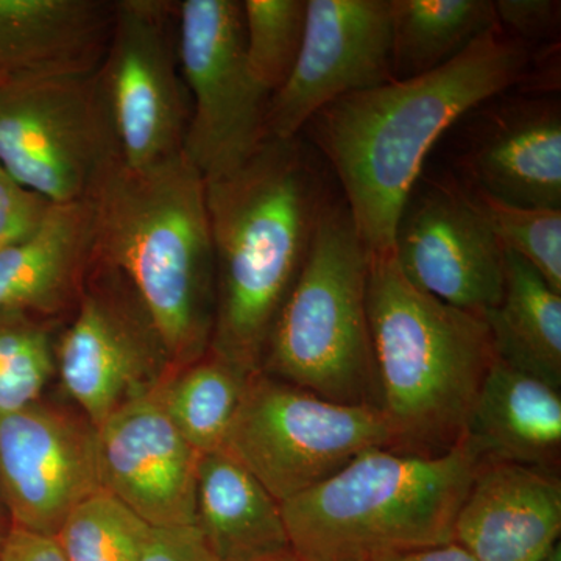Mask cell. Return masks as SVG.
Returning a JSON list of instances; mask_svg holds the SVG:
<instances>
[{"mask_svg": "<svg viewBox=\"0 0 561 561\" xmlns=\"http://www.w3.org/2000/svg\"><path fill=\"white\" fill-rule=\"evenodd\" d=\"M205 186L216 271L209 351L250 375L261 368L331 197L300 138L265 139L236 171Z\"/></svg>", "mask_w": 561, "mask_h": 561, "instance_id": "obj_2", "label": "cell"}, {"mask_svg": "<svg viewBox=\"0 0 561 561\" xmlns=\"http://www.w3.org/2000/svg\"><path fill=\"white\" fill-rule=\"evenodd\" d=\"M103 489L153 529L195 526L202 454L181 435L161 397V382L98 430Z\"/></svg>", "mask_w": 561, "mask_h": 561, "instance_id": "obj_15", "label": "cell"}, {"mask_svg": "<svg viewBox=\"0 0 561 561\" xmlns=\"http://www.w3.org/2000/svg\"><path fill=\"white\" fill-rule=\"evenodd\" d=\"M176 49L191 94L184 154L205 181L220 179L264 142L272 98L247 61L242 2H176Z\"/></svg>", "mask_w": 561, "mask_h": 561, "instance_id": "obj_9", "label": "cell"}, {"mask_svg": "<svg viewBox=\"0 0 561 561\" xmlns=\"http://www.w3.org/2000/svg\"><path fill=\"white\" fill-rule=\"evenodd\" d=\"M50 205L18 183L0 164V250L31 234Z\"/></svg>", "mask_w": 561, "mask_h": 561, "instance_id": "obj_29", "label": "cell"}, {"mask_svg": "<svg viewBox=\"0 0 561 561\" xmlns=\"http://www.w3.org/2000/svg\"><path fill=\"white\" fill-rule=\"evenodd\" d=\"M559 472L481 461L454 524L478 561H542L559 545Z\"/></svg>", "mask_w": 561, "mask_h": 561, "instance_id": "obj_17", "label": "cell"}, {"mask_svg": "<svg viewBox=\"0 0 561 561\" xmlns=\"http://www.w3.org/2000/svg\"><path fill=\"white\" fill-rule=\"evenodd\" d=\"M370 251L345 202H330L268 335L260 370L345 404L379 409L368 324Z\"/></svg>", "mask_w": 561, "mask_h": 561, "instance_id": "obj_6", "label": "cell"}, {"mask_svg": "<svg viewBox=\"0 0 561 561\" xmlns=\"http://www.w3.org/2000/svg\"><path fill=\"white\" fill-rule=\"evenodd\" d=\"M55 370V345L46 321L0 311V415L39 401Z\"/></svg>", "mask_w": 561, "mask_h": 561, "instance_id": "obj_27", "label": "cell"}, {"mask_svg": "<svg viewBox=\"0 0 561 561\" xmlns=\"http://www.w3.org/2000/svg\"><path fill=\"white\" fill-rule=\"evenodd\" d=\"M195 526L217 561L290 551L279 502L224 449L198 463Z\"/></svg>", "mask_w": 561, "mask_h": 561, "instance_id": "obj_21", "label": "cell"}, {"mask_svg": "<svg viewBox=\"0 0 561 561\" xmlns=\"http://www.w3.org/2000/svg\"><path fill=\"white\" fill-rule=\"evenodd\" d=\"M367 309L391 449L430 457L451 451L463 442L497 360L485 317L416 289L393 249L370 253Z\"/></svg>", "mask_w": 561, "mask_h": 561, "instance_id": "obj_4", "label": "cell"}, {"mask_svg": "<svg viewBox=\"0 0 561 561\" xmlns=\"http://www.w3.org/2000/svg\"><path fill=\"white\" fill-rule=\"evenodd\" d=\"M55 367L95 430L175 368L127 280L95 261L55 345Z\"/></svg>", "mask_w": 561, "mask_h": 561, "instance_id": "obj_11", "label": "cell"}, {"mask_svg": "<svg viewBox=\"0 0 561 561\" xmlns=\"http://www.w3.org/2000/svg\"><path fill=\"white\" fill-rule=\"evenodd\" d=\"M251 561H300L294 556L291 551H284L279 553H273V556L262 557V559Z\"/></svg>", "mask_w": 561, "mask_h": 561, "instance_id": "obj_35", "label": "cell"}, {"mask_svg": "<svg viewBox=\"0 0 561 561\" xmlns=\"http://www.w3.org/2000/svg\"><path fill=\"white\" fill-rule=\"evenodd\" d=\"M490 106L461 157L468 186L512 205L561 209L560 102L540 95Z\"/></svg>", "mask_w": 561, "mask_h": 561, "instance_id": "obj_16", "label": "cell"}, {"mask_svg": "<svg viewBox=\"0 0 561 561\" xmlns=\"http://www.w3.org/2000/svg\"><path fill=\"white\" fill-rule=\"evenodd\" d=\"M500 25L490 0H391L394 80H409L448 65Z\"/></svg>", "mask_w": 561, "mask_h": 561, "instance_id": "obj_23", "label": "cell"}, {"mask_svg": "<svg viewBox=\"0 0 561 561\" xmlns=\"http://www.w3.org/2000/svg\"><path fill=\"white\" fill-rule=\"evenodd\" d=\"M376 448H393L378 408L328 400L256 370L221 449L283 504Z\"/></svg>", "mask_w": 561, "mask_h": 561, "instance_id": "obj_7", "label": "cell"}, {"mask_svg": "<svg viewBox=\"0 0 561 561\" xmlns=\"http://www.w3.org/2000/svg\"><path fill=\"white\" fill-rule=\"evenodd\" d=\"M534 61L529 44L496 25L448 65L343 95L309 121L370 253L393 249L402 210L443 133L529 81Z\"/></svg>", "mask_w": 561, "mask_h": 561, "instance_id": "obj_1", "label": "cell"}, {"mask_svg": "<svg viewBox=\"0 0 561 561\" xmlns=\"http://www.w3.org/2000/svg\"><path fill=\"white\" fill-rule=\"evenodd\" d=\"M94 247L91 203H51L31 234L0 250V311L44 320L79 305Z\"/></svg>", "mask_w": 561, "mask_h": 561, "instance_id": "obj_18", "label": "cell"}, {"mask_svg": "<svg viewBox=\"0 0 561 561\" xmlns=\"http://www.w3.org/2000/svg\"><path fill=\"white\" fill-rule=\"evenodd\" d=\"M113 14L102 0H0V84L95 72Z\"/></svg>", "mask_w": 561, "mask_h": 561, "instance_id": "obj_19", "label": "cell"}, {"mask_svg": "<svg viewBox=\"0 0 561 561\" xmlns=\"http://www.w3.org/2000/svg\"><path fill=\"white\" fill-rule=\"evenodd\" d=\"M11 529L9 516H7L5 508H3L2 501H0V542L7 537Z\"/></svg>", "mask_w": 561, "mask_h": 561, "instance_id": "obj_34", "label": "cell"}, {"mask_svg": "<svg viewBox=\"0 0 561 561\" xmlns=\"http://www.w3.org/2000/svg\"><path fill=\"white\" fill-rule=\"evenodd\" d=\"M153 527L105 489L77 505L55 541L66 561H139Z\"/></svg>", "mask_w": 561, "mask_h": 561, "instance_id": "obj_25", "label": "cell"}, {"mask_svg": "<svg viewBox=\"0 0 561 561\" xmlns=\"http://www.w3.org/2000/svg\"><path fill=\"white\" fill-rule=\"evenodd\" d=\"M497 22L505 32L530 44L559 33L560 2L553 0H497Z\"/></svg>", "mask_w": 561, "mask_h": 561, "instance_id": "obj_30", "label": "cell"}, {"mask_svg": "<svg viewBox=\"0 0 561 561\" xmlns=\"http://www.w3.org/2000/svg\"><path fill=\"white\" fill-rule=\"evenodd\" d=\"M463 440L482 461L559 472L560 390L504 362H494L479 391Z\"/></svg>", "mask_w": 561, "mask_h": 561, "instance_id": "obj_20", "label": "cell"}, {"mask_svg": "<svg viewBox=\"0 0 561 561\" xmlns=\"http://www.w3.org/2000/svg\"><path fill=\"white\" fill-rule=\"evenodd\" d=\"M139 561H217L197 526L153 529Z\"/></svg>", "mask_w": 561, "mask_h": 561, "instance_id": "obj_31", "label": "cell"}, {"mask_svg": "<svg viewBox=\"0 0 561 561\" xmlns=\"http://www.w3.org/2000/svg\"><path fill=\"white\" fill-rule=\"evenodd\" d=\"M542 561H561V548L560 545H557L556 548H553V551L549 553L548 557H546Z\"/></svg>", "mask_w": 561, "mask_h": 561, "instance_id": "obj_36", "label": "cell"}, {"mask_svg": "<svg viewBox=\"0 0 561 561\" xmlns=\"http://www.w3.org/2000/svg\"><path fill=\"white\" fill-rule=\"evenodd\" d=\"M94 81L125 165L146 168L181 153L191 105L176 49V2H114Z\"/></svg>", "mask_w": 561, "mask_h": 561, "instance_id": "obj_10", "label": "cell"}, {"mask_svg": "<svg viewBox=\"0 0 561 561\" xmlns=\"http://www.w3.org/2000/svg\"><path fill=\"white\" fill-rule=\"evenodd\" d=\"M391 0H308L289 79L273 92L265 139H294L343 95L393 81Z\"/></svg>", "mask_w": 561, "mask_h": 561, "instance_id": "obj_13", "label": "cell"}, {"mask_svg": "<svg viewBox=\"0 0 561 561\" xmlns=\"http://www.w3.org/2000/svg\"><path fill=\"white\" fill-rule=\"evenodd\" d=\"M483 317L497 360L560 390L561 294L540 273L505 251L501 301Z\"/></svg>", "mask_w": 561, "mask_h": 561, "instance_id": "obj_22", "label": "cell"}, {"mask_svg": "<svg viewBox=\"0 0 561 561\" xmlns=\"http://www.w3.org/2000/svg\"><path fill=\"white\" fill-rule=\"evenodd\" d=\"M481 461L467 440L440 456L362 453L280 504L290 551L300 561H379L451 542Z\"/></svg>", "mask_w": 561, "mask_h": 561, "instance_id": "obj_5", "label": "cell"}, {"mask_svg": "<svg viewBox=\"0 0 561 561\" xmlns=\"http://www.w3.org/2000/svg\"><path fill=\"white\" fill-rule=\"evenodd\" d=\"M102 489L98 430L84 415L41 401L0 415V501L11 529L55 537Z\"/></svg>", "mask_w": 561, "mask_h": 561, "instance_id": "obj_12", "label": "cell"}, {"mask_svg": "<svg viewBox=\"0 0 561 561\" xmlns=\"http://www.w3.org/2000/svg\"><path fill=\"white\" fill-rule=\"evenodd\" d=\"M249 375L206 351L161 381L165 411L198 454L224 448Z\"/></svg>", "mask_w": 561, "mask_h": 561, "instance_id": "obj_24", "label": "cell"}, {"mask_svg": "<svg viewBox=\"0 0 561 561\" xmlns=\"http://www.w3.org/2000/svg\"><path fill=\"white\" fill-rule=\"evenodd\" d=\"M121 160L94 72L0 84V164L54 205L90 201Z\"/></svg>", "mask_w": 561, "mask_h": 561, "instance_id": "obj_8", "label": "cell"}, {"mask_svg": "<svg viewBox=\"0 0 561 561\" xmlns=\"http://www.w3.org/2000/svg\"><path fill=\"white\" fill-rule=\"evenodd\" d=\"M0 561H66L54 537L10 529L0 542Z\"/></svg>", "mask_w": 561, "mask_h": 561, "instance_id": "obj_32", "label": "cell"}, {"mask_svg": "<svg viewBox=\"0 0 561 561\" xmlns=\"http://www.w3.org/2000/svg\"><path fill=\"white\" fill-rule=\"evenodd\" d=\"M94 261L119 272L173 367L209 350L216 271L205 179L184 151L146 168L117 160L90 201Z\"/></svg>", "mask_w": 561, "mask_h": 561, "instance_id": "obj_3", "label": "cell"}, {"mask_svg": "<svg viewBox=\"0 0 561 561\" xmlns=\"http://www.w3.org/2000/svg\"><path fill=\"white\" fill-rule=\"evenodd\" d=\"M393 253L412 286L446 305L485 316L501 301L505 250L465 184L434 181L412 194Z\"/></svg>", "mask_w": 561, "mask_h": 561, "instance_id": "obj_14", "label": "cell"}, {"mask_svg": "<svg viewBox=\"0 0 561 561\" xmlns=\"http://www.w3.org/2000/svg\"><path fill=\"white\" fill-rule=\"evenodd\" d=\"M379 561H478L467 549L456 541L446 545L430 546V548L413 549V551L394 553Z\"/></svg>", "mask_w": 561, "mask_h": 561, "instance_id": "obj_33", "label": "cell"}, {"mask_svg": "<svg viewBox=\"0 0 561 561\" xmlns=\"http://www.w3.org/2000/svg\"><path fill=\"white\" fill-rule=\"evenodd\" d=\"M242 13L251 73L273 94L289 79L300 55L308 0H243Z\"/></svg>", "mask_w": 561, "mask_h": 561, "instance_id": "obj_26", "label": "cell"}, {"mask_svg": "<svg viewBox=\"0 0 561 561\" xmlns=\"http://www.w3.org/2000/svg\"><path fill=\"white\" fill-rule=\"evenodd\" d=\"M470 190L502 249L531 265L561 294V209L527 208Z\"/></svg>", "mask_w": 561, "mask_h": 561, "instance_id": "obj_28", "label": "cell"}]
</instances>
